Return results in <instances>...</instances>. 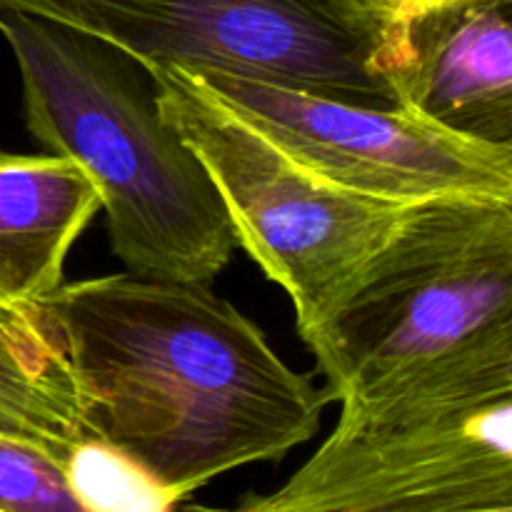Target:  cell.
Returning a JSON list of instances; mask_svg holds the SVG:
<instances>
[{
    "instance_id": "obj_12",
    "label": "cell",
    "mask_w": 512,
    "mask_h": 512,
    "mask_svg": "<svg viewBox=\"0 0 512 512\" xmlns=\"http://www.w3.org/2000/svg\"><path fill=\"white\" fill-rule=\"evenodd\" d=\"M0 512H80L65 460L0 435Z\"/></svg>"
},
{
    "instance_id": "obj_13",
    "label": "cell",
    "mask_w": 512,
    "mask_h": 512,
    "mask_svg": "<svg viewBox=\"0 0 512 512\" xmlns=\"http://www.w3.org/2000/svg\"><path fill=\"white\" fill-rule=\"evenodd\" d=\"M388 3L393 5L395 13H398L400 20L405 23V20L415 18V15L425 13V10L435 8V5L445 3V0H388Z\"/></svg>"
},
{
    "instance_id": "obj_1",
    "label": "cell",
    "mask_w": 512,
    "mask_h": 512,
    "mask_svg": "<svg viewBox=\"0 0 512 512\" xmlns=\"http://www.w3.org/2000/svg\"><path fill=\"white\" fill-rule=\"evenodd\" d=\"M38 305L90 438L178 505L220 475L313 440L330 403L210 285L120 273L63 283Z\"/></svg>"
},
{
    "instance_id": "obj_10",
    "label": "cell",
    "mask_w": 512,
    "mask_h": 512,
    "mask_svg": "<svg viewBox=\"0 0 512 512\" xmlns=\"http://www.w3.org/2000/svg\"><path fill=\"white\" fill-rule=\"evenodd\" d=\"M0 435L63 460L90 438L63 345L40 305L0 300Z\"/></svg>"
},
{
    "instance_id": "obj_9",
    "label": "cell",
    "mask_w": 512,
    "mask_h": 512,
    "mask_svg": "<svg viewBox=\"0 0 512 512\" xmlns=\"http://www.w3.org/2000/svg\"><path fill=\"white\" fill-rule=\"evenodd\" d=\"M100 208L75 160L0 150V300L38 305L55 293L70 248Z\"/></svg>"
},
{
    "instance_id": "obj_7",
    "label": "cell",
    "mask_w": 512,
    "mask_h": 512,
    "mask_svg": "<svg viewBox=\"0 0 512 512\" xmlns=\"http://www.w3.org/2000/svg\"><path fill=\"white\" fill-rule=\"evenodd\" d=\"M188 73L290 158L355 193L405 205L445 195L512 203V163L413 110L220 68Z\"/></svg>"
},
{
    "instance_id": "obj_6",
    "label": "cell",
    "mask_w": 512,
    "mask_h": 512,
    "mask_svg": "<svg viewBox=\"0 0 512 512\" xmlns=\"http://www.w3.org/2000/svg\"><path fill=\"white\" fill-rule=\"evenodd\" d=\"M245 512H512V390L465 405L335 425Z\"/></svg>"
},
{
    "instance_id": "obj_11",
    "label": "cell",
    "mask_w": 512,
    "mask_h": 512,
    "mask_svg": "<svg viewBox=\"0 0 512 512\" xmlns=\"http://www.w3.org/2000/svg\"><path fill=\"white\" fill-rule=\"evenodd\" d=\"M70 490L80 512H163L178 500L150 480L133 460L110 445L88 438L65 460Z\"/></svg>"
},
{
    "instance_id": "obj_3",
    "label": "cell",
    "mask_w": 512,
    "mask_h": 512,
    "mask_svg": "<svg viewBox=\"0 0 512 512\" xmlns=\"http://www.w3.org/2000/svg\"><path fill=\"white\" fill-rule=\"evenodd\" d=\"M0 35L18 63L30 135L93 180L125 270L213 283L238 235L203 160L163 118L153 73L103 40L33 15L0 13Z\"/></svg>"
},
{
    "instance_id": "obj_5",
    "label": "cell",
    "mask_w": 512,
    "mask_h": 512,
    "mask_svg": "<svg viewBox=\"0 0 512 512\" xmlns=\"http://www.w3.org/2000/svg\"><path fill=\"white\" fill-rule=\"evenodd\" d=\"M163 118L203 160L238 245L293 300L298 333L328 315L405 203L355 193L290 158L180 65L148 68Z\"/></svg>"
},
{
    "instance_id": "obj_8",
    "label": "cell",
    "mask_w": 512,
    "mask_h": 512,
    "mask_svg": "<svg viewBox=\"0 0 512 512\" xmlns=\"http://www.w3.org/2000/svg\"><path fill=\"white\" fill-rule=\"evenodd\" d=\"M400 105L512 163V0H445L405 20Z\"/></svg>"
},
{
    "instance_id": "obj_2",
    "label": "cell",
    "mask_w": 512,
    "mask_h": 512,
    "mask_svg": "<svg viewBox=\"0 0 512 512\" xmlns=\"http://www.w3.org/2000/svg\"><path fill=\"white\" fill-rule=\"evenodd\" d=\"M340 425L512 390V203L405 205L323 320L300 333Z\"/></svg>"
},
{
    "instance_id": "obj_4",
    "label": "cell",
    "mask_w": 512,
    "mask_h": 512,
    "mask_svg": "<svg viewBox=\"0 0 512 512\" xmlns=\"http://www.w3.org/2000/svg\"><path fill=\"white\" fill-rule=\"evenodd\" d=\"M0 13L65 25L145 68H220L403 108L405 23L388 0H0Z\"/></svg>"
}]
</instances>
